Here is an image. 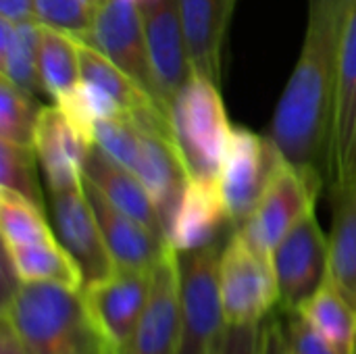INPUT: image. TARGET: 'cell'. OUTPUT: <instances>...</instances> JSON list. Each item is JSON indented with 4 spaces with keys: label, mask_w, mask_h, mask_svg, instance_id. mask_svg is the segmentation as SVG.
Wrapping results in <instances>:
<instances>
[{
    "label": "cell",
    "mask_w": 356,
    "mask_h": 354,
    "mask_svg": "<svg viewBox=\"0 0 356 354\" xmlns=\"http://www.w3.org/2000/svg\"><path fill=\"white\" fill-rule=\"evenodd\" d=\"M90 146L58 104L42 106L33 148L50 192L83 188V161Z\"/></svg>",
    "instance_id": "9a60e30c"
},
{
    "label": "cell",
    "mask_w": 356,
    "mask_h": 354,
    "mask_svg": "<svg viewBox=\"0 0 356 354\" xmlns=\"http://www.w3.org/2000/svg\"><path fill=\"white\" fill-rule=\"evenodd\" d=\"M83 179L90 182L119 211L144 223L154 234L167 240L156 207L150 194L146 192L144 184L140 182V177L127 167L119 165L115 159H111L96 144L88 148V154L83 161Z\"/></svg>",
    "instance_id": "d6986e66"
},
{
    "label": "cell",
    "mask_w": 356,
    "mask_h": 354,
    "mask_svg": "<svg viewBox=\"0 0 356 354\" xmlns=\"http://www.w3.org/2000/svg\"><path fill=\"white\" fill-rule=\"evenodd\" d=\"M169 119L188 175L219 179L234 129L223 106L219 83L194 71L177 92Z\"/></svg>",
    "instance_id": "3957f363"
},
{
    "label": "cell",
    "mask_w": 356,
    "mask_h": 354,
    "mask_svg": "<svg viewBox=\"0 0 356 354\" xmlns=\"http://www.w3.org/2000/svg\"><path fill=\"white\" fill-rule=\"evenodd\" d=\"M282 159L269 136L263 138L246 127L232 129L219 188L234 227H240L254 213Z\"/></svg>",
    "instance_id": "ba28073f"
},
{
    "label": "cell",
    "mask_w": 356,
    "mask_h": 354,
    "mask_svg": "<svg viewBox=\"0 0 356 354\" xmlns=\"http://www.w3.org/2000/svg\"><path fill=\"white\" fill-rule=\"evenodd\" d=\"M280 311L298 313L330 280V238L315 211L307 213L271 252Z\"/></svg>",
    "instance_id": "8992f818"
},
{
    "label": "cell",
    "mask_w": 356,
    "mask_h": 354,
    "mask_svg": "<svg viewBox=\"0 0 356 354\" xmlns=\"http://www.w3.org/2000/svg\"><path fill=\"white\" fill-rule=\"evenodd\" d=\"M25 354H108L83 296V288L29 284L0 307Z\"/></svg>",
    "instance_id": "7a4b0ae2"
},
{
    "label": "cell",
    "mask_w": 356,
    "mask_h": 354,
    "mask_svg": "<svg viewBox=\"0 0 356 354\" xmlns=\"http://www.w3.org/2000/svg\"><path fill=\"white\" fill-rule=\"evenodd\" d=\"M236 0H179L190 61L196 73L221 81V54Z\"/></svg>",
    "instance_id": "ffe728a7"
},
{
    "label": "cell",
    "mask_w": 356,
    "mask_h": 354,
    "mask_svg": "<svg viewBox=\"0 0 356 354\" xmlns=\"http://www.w3.org/2000/svg\"><path fill=\"white\" fill-rule=\"evenodd\" d=\"M40 113L42 106L33 100V94L6 77L0 79V140L33 148Z\"/></svg>",
    "instance_id": "4316f807"
},
{
    "label": "cell",
    "mask_w": 356,
    "mask_h": 354,
    "mask_svg": "<svg viewBox=\"0 0 356 354\" xmlns=\"http://www.w3.org/2000/svg\"><path fill=\"white\" fill-rule=\"evenodd\" d=\"M83 42L100 50L106 58H111L134 81H138L159 104L146 44L144 17L138 4L104 0Z\"/></svg>",
    "instance_id": "8fae6325"
},
{
    "label": "cell",
    "mask_w": 356,
    "mask_h": 354,
    "mask_svg": "<svg viewBox=\"0 0 356 354\" xmlns=\"http://www.w3.org/2000/svg\"><path fill=\"white\" fill-rule=\"evenodd\" d=\"M35 169H38L35 148L0 140V188L27 198L29 202L46 211L44 192L40 188Z\"/></svg>",
    "instance_id": "83f0119b"
},
{
    "label": "cell",
    "mask_w": 356,
    "mask_h": 354,
    "mask_svg": "<svg viewBox=\"0 0 356 354\" xmlns=\"http://www.w3.org/2000/svg\"><path fill=\"white\" fill-rule=\"evenodd\" d=\"M0 17L13 23L35 21V0H0Z\"/></svg>",
    "instance_id": "836d02e7"
},
{
    "label": "cell",
    "mask_w": 356,
    "mask_h": 354,
    "mask_svg": "<svg viewBox=\"0 0 356 354\" xmlns=\"http://www.w3.org/2000/svg\"><path fill=\"white\" fill-rule=\"evenodd\" d=\"M94 144L119 165L127 167L129 171H136L142 146V129L129 115L104 119L98 121L94 127Z\"/></svg>",
    "instance_id": "f546056e"
},
{
    "label": "cell",
    "mask_w": 356,
    "mask_h": 354,
    "mask_svg": "<svg viewBox=\"0 0 356 354\" xmlns=\"http://www.w3.org/2000/svg\"><path fill=\"white\" fill-rule=\"evenodd\" d=\"M40 77L44 92L52 96L54 102L73 92L81 83V67L75 38L42 25Z\"/></svg>",
    "instance_id": "d4e9b609"
},
{
    "label": "cell",
    "mask_w": 356,
    "mask_h": 354,
    "mask_svg": "<svg viewBox=\"0 0 356 354\" xmlns=\"http://www.w3.org/2000/svg\"><path fill=\"white\" fill-rule=\"evenodd\" d=\"M353 0H309V21L294 73L275 108L269 138L280 154L327 186L340 48Z\"/></svg>",
    "instance_id": "6da1fadb"
},
{
    "label": "cell",
    "mask_w": 356,
    "mask_h": 354,
    "mask_svg": "<svg viewBox=\"0 0 356 354\" xmlns=\"http://www.w3.org/2000/svg\"><path fill=\"white\" fill-rule=\"evenodd\" d=\"M298 313L332 351L356 354V307L332 277Z\"/></svg>",
    "instance_id": "7402d4cb"
},
{
    "label": "cell",
    "mask_w": 356,
    "mask_h": 354,
    "mask_svg": "<svg viewBox=\"0 0 356 354\" xmlns=\"http://www.w3.org/2000/svg\"><path fill=\"white\" fill-rule=\"evenodd\" d=\"M282 315L286 321V330L294 354H338L319 338V334L307 323V319L300 313H282Z\"/></svg>",
    "instance_id": "4dcf8cb0"
},
{
    "label": "cell",
    "mask_w": 356,
    "mask_h": 354,
    "mask_svg": "<svg viewBox=\"0 0 356 354\" xmlns=\"http://www.w3.org/2000/svg\"><path fill=\"white\" fill-rule=\"evenodd\" d=\"M50 217L56 240L81 271L83 288L115 273V261L83 188L50 192Z\"/></svg>",
    "instance_id": "30bf717a"
},
{
    "label": "cell",
    "mask_w": 356,
    "mask_h": 354,
    "mask_svg": "<svg viewBox=\"0 0 356 354\" xmlns=\"http://www.w3.org/2000/svg\"><path fill=\"white\" fill-rule=\"evenodd\" d=\"M119 2H129V4H138V0H119Z\"/></svg>",
    "instance_id": "d590c367"
},
{
    "label": "cell",
    "mask_w": 356,
    "mask_h": 354,
    "mask_svg": "<svg viewBox=\"0 0 356 354\" xmlns=\"http://www.w3.org/2000/svg\"><path fill=\"white\" fill-rule=\"evenodd\" d=\"M321 188L323 184L282 159L254 213L238 230L254 248L271 255L286 234L307 213L315 211Z\"/></svg>",
    "instance_id": "52a82bcc"
},
{
    "label": "cell",
    "mask_w": 356,
    "mask_h": 354,
    "mask_svg": "<svg viewBox=\"0 0 356 354\" xmlns=\"http://www.w3.org/2000/svg\"><path fill=\"white\" fill-rule=\"evenodd\" d=\"M261 330L259 325H229L219 354H261Z\"/></svg>",
    "instance_id": "1f68e13d"
},
{
    "label": "cell",
    "mask_w": 356,
    "mask_h": 354,
    "mask_svg": "<svg viewBox=\"0 0 356 354\" xmlns=\"http://www.w3.org/2000/svg\"><path fill=\"white\" fill-rule=\"evenodd\" d=\"M134 173L150 194L167 236L173 213L190 179L175 140L156 131L142 129V146Z\"/></svg>",
    "instance_id": "ac0fdd59"
},
{
    "label": "cell",
    "mask_w": 356,
    "mask_h": 354,
    "mask_svg": "<svg viewBox=\"0 0 356 354\" xmlns=\"http://www.w3.org/2000/svg\"><path fill=\"white\" fill-rule=\"evenodd\" d=\"M154 269H115L106 280L83 288L88 311L111 354L119 353L138 328L152 294Z\"/></svg>",
    "instance_id": "9c48e42d"
},
{
    "label": "cell",
    "mask_w": 356,
    "mask_h": 354,
    "mask_svg": "<svg viewBox=\"0 0 356 354\" xmlns=\"http://www.w3.org/2000/svg\"><path fill=\"white\" fill-rule=\"evenodd\" d=\"M181 307L177 282V250L169 246L154 269L152 294L129 342L117 354H179Z\"/></svg>",
    "instance_id": "5bb4252c"
},
{
    "label": "cell",
    "mask_w": 356,
    "mask_h": 354,
    "mask_svg": "<svg viewBox=\"0 0 356 354\" xmlns=\"http://www.w3.org/2000/svg\"><path fill=\"white\" fill-rule=\"evenodd\" d=\"M40 40L38 21L13 23L0 19V69L2 77L29 94H46L40 77Z\"/></svg>",
    "instance_id": "44dd1931"
},
{
    "label": "cell",
    "mask_w": 356,
    "mask_h": 354,
    "mask_svg": "<svg viewBox=\"0 0 356 354\" xmlns=\"http://www.w3.org/2000/svg\"><path fill=\"white\" fill-rule=\"evenodd\" d=\"M227 238L196 250L177 252L181 307L179 354H219L223 344L229 323L223 311L219 263Z\"/></svg>",
    "instance_id": "277c9868"
},
{
    "label": "cell",
    "mask_w": 356,
    "mask_h": 354,
    "mask_svg": "<svg viewBox=\"0 0 356 354\" xmlns=\"http://www.w3.org/2000/svg\"><path fill=\"white\" fill-rule=\"evenodd\" d=\"M0 354H25L10 325L0 319Z\"/></svg>",
    "instance_id": "e575fe53"
},
{
    "label": "cell",
    "mask_w": 356,
    "mask_h": 354,
    "mask_svg": "<svg viewBox=\"0 0 356 354\" xmlns=\"http://www.w3.org/2000/svg\"><path fill=\"white\" fill-rule=\"evenodd\" d=\"M102 2L104 0H35V21L75 40H86Z\"/></svg>",
    "instance_id": "f1b7e54d"
},
{
    "label": "cell",
    "mask_w": 356,
    "mask_h": 354,
    "mask_svg": "<svg viewBox=\"0 0 356 354\" xmlns=\"http://www.w3.org/2000/svg\"><path fill=\"white\" fill-rule=\"evenodd\" d=\"M148 56L161 108L171 115V104L194 73L188 40L181 23L179 0H163L150 10L142 13Z\"/></svg>",
    "instance_id": "4fadbf2b"
},
{
    "label": "cell",
    "mask_w": 356,
    "mask_h": 354,
    "mask_svg": "<svg viewBox=\"0 0 356 354\" xmlns=\"http://www.w3.org/2000/svg\"><path fill=\"white\" fill-rule=\"evenodd\" d=\"M261 354H294L282 311H273L261 330Z\"/></svg>",
    "instance_id": "d6a6232c"
},
{
    "label": "cell",
    "mask_w": 356,
    "mask_h": 354,
    "mask_svg": "<svg viewBox=\"0 0 356 354\" xmlns=\"http://www.w3.org/2000/svg\"><path fill=\"white\" fill-rule=\"evenodd\" d=\"M83 190L90 198V204L96 213L102 238L106 248L115 261L117 269H154L165 252L169 250V242L154 234L144 223L119 211L111 204L90 182L83 179Z\"/></svg>",
    "instance_id": "2e32d148"
},
{
    "label": "cell",
    "mask_w": 356,
    "mask_h": 354,
    "mask_svg": "<svg viewBox=\"0 0 356 354\" xmlns=\"http://www.w3.org/2000/svg\"><path fill=\"white\" fill-rule=\"evenodd\" d=\"M330 234V277L356 307V182L334 196Z\"/></svg>",
    "instance_id": "cb8c5ba5"
},
{
    "label": "cell",
    "mask_w": 356,
    "mask_h": 354,
    "mask_svg": "<svg viewBox=\"0 0 356 354\" xmlns=\"http://www.w3.org/2000/svg\"><path fill=\"white\" fill-rule=\"evenodd\" d=\"M17 275L21 282L29 284H60L69 288H83V277L73 261V257L60 246L58 240L23 244V246H4Z\"/></svg>",
    "instance_id": "603a6c76"
},
{
    "label": "cell",
    "mask_w": 356,
    "mask_h": 354,
    "mask_svg": "<svg viewBox=\"0 0 356 354\" xmlns=\"http://www.w3.org/2000/svg\"><path fill=\"white\" fill-rule=\"evenodd\" d=\"M219 284L229 325H259L280 309V288L271 255L254 248L238 227L221 252Z\"/></svg>",
    "instance_id": "5b68a950"
},
{
    "label": "cell",
    "mask_w": 356,
    "mask_h": 354,
    "mask_svg": "<svg viewBox=\"0 0 356 354\" xmlns=\"http://www.w3.org/2000/svg\"><path fill=\"white\" fill-rule=\"evenodd\" d=\"M356 182V0H353L340 48L336 83L332 150H330V192L332 198Z\"/></svg>",
    "instance_id": "7c38bea8"
},
{
    "label": "cell",
    "mask_w": 356,
    "mask_h": 354,
    "mask_svg": "<svg viewBox=\"0 0 356 354\" xmlns=\"http://www.w3.org/2000/svg\"><path fill=\"white\" fill-rule=\"evenodd\" d=\"M0 232L4 246H23L56 240L46 211L27 198L0 188Z\"/></svg>",
    "instance_id": "484cf974"
},
{
    "label": "cell",
    "mask_w": 356,
    "mask_h": 354,
    "mask_svg": "<svg viewBox=\"0 0 356 354\" xmlns=\"http://www.w3.org/2000/svg\"><path fill=\"white\" fill-rule=\"evenodd\" d=\"M225 225H232V221L221 196L219 179L190 177L169 223L167 242L177 252L196 250L221 240Z\"/></svg>",
    "instance_id": "e0dca14e"
},
{
    "label": "cell",
    "mask_w": 356,
    "mask_h": 354,
    "mask_svg": "<svg viewBox=\"0 0 356 354\" xmlns=\"http://www.w3.org/2000/svg\"><path fill=\"white\" fill-rule=\"evenodd\" d=\"M108 354H111V353H108Z\"/></svg>",
    "instance_id": "8d00e7d4"
}]
</instances>
